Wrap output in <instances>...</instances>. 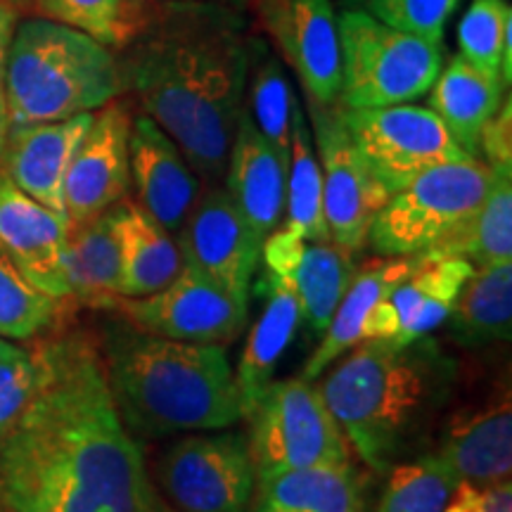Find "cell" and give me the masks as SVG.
<instances>
[{"mask_svg": "<svg viewBox=\"0 0 512 512\" xmlns=\"http://www.w3.org/2000/svg\"><path fill=\"white\" fill-rule=\"evenodd\" d=\"M458 5L460 0H351V8L430 43H441L448 19Z\"/></svg>", "mask_w": 512, "mask_h": 512, "instance_id": "37", "label": "cell"}, {"mask_svg": "<svg viewBox=\"0 0 512 512\" xmlns=\"http://www.w3.org/2000/svg\"><path fill=\"white\" fill-rule=\"evenodd\" d=\"M261 290L266 294V306L252 332H249L238 363V373H235L240 411L245 420L254 413L261 396L271 387L275 368H278L280 358L290 347L292 337L297 335L299 323H302L299 302L285 280L268 273L261 283Z\"/></svg>", "mask_w": 512, "mask_h": 512, "instance_id": "26", "label": "cell"}, {"mask_svg": "<svg viewBox=\"0 0 512 512\" xmlns=\"http://www.w3.org/2000/svg\"><path fill=\"white\" fill-rule=\"evenodd\" d=\"M491 171L489 195L477 214L422 256H460L475 268L512 264V169Z\"/></svg>", "mask_w": 512, "mask_h": 512, "instance_id": "29", "label": "cell"}, {"mask_svg": "<svg viewBox=\"0 0 512 512\" xmlns=\"http://www.w3.org/2000/svg\"><path fill=\"white\" fill-rule=\"evenodd\" d=\"M256 12L302 81L311 105H335L342 86V60L330 0H256Z\"/></svg>", "mask_w": 512, "mask_h": 512, "instance_id": "14", "label": "cell"}, {"mask_svg": "<svg viewBox=\"0 0 512 512\" xmlns=\"http://www.w3.org/2000/svg\"><path fill=\"white\" fill-rule=\"evenodd\" d=\"M342 86L347 110L406 105L430 93L444 69V46L403 34L358 8L337 17Z\"/></svg>", "mask_w": 512, "mask_h": 512, "instance_id": "6", "label": "cell"}, {"mask_svg": "<svg viewBox=\"0 0 512 512\" xmlns=\"http://www.w3.org/2000/svg\"><path fill=\"white\" fill-rule=\"evenodd\" d=\"M418 266V254L413 256H384L370 261L363 271H356L354 280L344 292L335 316L320 337V344L313 351L302 370V377L316 382L339 356L347 354L356 344L368 339L370 318L384 297Z\"/></svg>", "mask_w": 512, "mask_h": 512, "instance_id": "23", "label": "cell"}, {"mask_svg": "<svg viewBox=\"0 0 512 512\" xmlns=\"http://www.w3.org/2000/svg\"><path fill=\"white\" fill-rule=\"evenodd\" d=\"M102 363L119 418L133 437L219 432L242 418L235 373L221 344L112 325Z\"/></svg>", "mask_w": 512, "mask_h": 512, "instance_id": "4", "label": "cell"}, {"mask_svg": "<svg viewBox=\"0 0 512 512\" xmlns=\"http://www.w3.org/2000/svg\"><path fill=\"white\" fill-rule=\"evenodd\" d=\"M256 486L254 512H366L368 477L351 460L256 477Z\"/></svg>", "mask_w": 512, "mask_h": 512, "instance_id": "24", "label": "cell"}, {"mask_svg": "<svg viewBox=\"0 0 512 512\" xmlns=\"http://www.w3.org/2000/svg\"><path fill=\"white\" fill-rule=\"evenodd\" d=\"M226 192L254 233L266 240L285 214L287 166L242 110L226 164Z\"/></svg>", "mask_w": 512, "mask_h": 512, "instance_id": "22", "label": "cell"}, {"mask_svg": "<svg viewBox=\"0 0 512 512\" xmlns=\"http://www.w3.org/2000/svg\"><path fill=\"white\" fill-rule=\"evenodd\" d=\"M458 477L437 453L392 470L375 512H444Z\"/></svg>", "mask_w": 512, "mask_h": 512, "instance_id": "34", "label": "cell"}, {"mask_svg": "<svg viewBox=\"0 0 512 512\" xmlns=\"http://www.w3.org/2000/svg\"><path fill=\"white\" fill-rule=\"evenodd\" d=\"M0 512H62L46 494L0 477Z\"/></svg>", "mask_w": 512, "mask_h": 512, "instance_id": "41", "label": "cell"}, {"mask_svg": "<svg viewBox=\"0 0 512 512\" xmlns=\"http://www.w3.org/2000/svg\"><path fill=\"white\" fill-rule=\"evenodd\" d=\"M124 91V69L112 48L48 17L17 22L5 67L10 126L98 112Z\"/></svg>", "mask_w": 512, "mask_h": 512, "instance_id": "5", "label": "cell"}, {"mask_svg": "<svg viewBox=\"0 0 512 512\" xmlns=\"http://www.w3.org/2000/svg\"><path fill=\"white\" fill-rule=\"evenodd\" d=\"M67 280L69 297L95 309L117 306L121 299V252L112 207L91 221L69 228Z\"/></svg>", "mask_w": 512, "mask_h": 512, "instance_id": "28", "label": "cell"}, {"mask_svg": "<svg viewBox=\"0 0 512 512\" xmlns=\"http://www.w3.org/2000/svg\"><path fill=\"white\" fill-rule=\"evenodd\" d=\"M491 178V166L475 157L427 169L380 209L368 233L370 247L382 256L427 252L477 214Z\"/></svg>", "mask_w": 512, "mask_h": 512, "instance_id": "7", "label": "cell"}, {"mask_svg": "<svg viewBox=\"0 0 512 512\" xmlns=\"http://www.w3.org/2000/svg\"><path fill=\"white\" fill-rule=\"evenodd\" d=\"M505 83L498 76L479 72L456 55L441 69L430 88V110L441 119L451 138L467 157L479 159L482 131L501 110Z\"/></svg>", "mask_w": 512, "mask_h": 512, "instance_id": "27", "label": "cell"}, {"mask_svg": "<svg viewBox=\"0 0 512 512\" xmlns=\"http://www.w3.org/2000/svg\"><path fill=\"white\" fill-rule=\"evenodd\" d=\"M114 309L140 332L221 347L240 335L249 316V304L188 264L164 290L138 299L121 297Z\"/></svg>", "mask_w": 512, "mask_h": 512, "instance_id": "12", "label": "cell"}, {"mask_svg": "<svg viewBox=\"0 0 512 512\" xmlns=\"http://www.w3.org/2000/svg\"><path fill=\"white\" fill-rule=\"evenodd\" d=\"M41 17L55 19L119 50L143 34L150 15L145 0H34Z\"/></svg>", "mask_w": 512, "mask_h": 512, "instance_id": "33", "label": "cell"}, {"mask_svg": "<svg viewBox=\"0 0 512 512\" xmlns=\"http://www.w3.org/2000/svg\"><path fill=\"white\" fill-rule=\"evenodd\" d=\"M313 143L323 174V209L330 240L356 254L368 245L375 216L387 204L389 192L358 155L344 126L339 105H311Z\"/></svg>", "mask_w": 512, "mask_h": 512, "instance_id": "11", "label": "cell"}, {"mask_svg": "<svg viewBox=\"0 0 512 512\" xmlns=\"http://www.w3.org/2000/svg\"><path fill=\"white\" fill-rule=\"evenodd\" d=\"M159 484L183 512H247L256 467L245 434H190L159 458Z\"/></svg>", "mask_w": 512, "mask_h": 512, "instance_id": "10", "label": "cell"}, {"mask_svg": "<svg viewBox=\"0 0 512 512\" xmlns=\"http://www.w3.org/2000/svg\"><path fill=\"white\" fill-rule=\"evenodd\" d=\"M34 354L38 389L0 444V477L41 491L62 512H152L159 496L114 406L100 351L67 335Z\"/></svg>", "mask_w": 512, "mask_h": 512, "instance_id": "1", "label": "cell"}, {"mask_svg": "<svg viewBox=\"0 0 512 512\" xmlns=\"http://www.w3.org/2000/svg\"><path fill=\"white\" fill-rule=\"evenodd\" d=\"M479 157H484V162L491 169H512L510 98L503 100L501 110L484 126L482 143H479Z\"/></svg>", "mask_w": 512, "mask_h": 512, "instance_id": "40", "label": "cell"}, {"mask_svg": "<svg viewBox=\"0 0 512 512\" xmlns=\"http://www.w3.org/2000/svg\"><path fill=\"white\" fill-rule=\"evenodd\" d=\"M444 512H512V484L482 486L460 479Z\"/></svg>", "mask_w": 512, "mask_h": 512, "instance_id": "39", "label": "cell"}, {"mask_svg": "<svg viewBox=\"0 0 512 512\" xmlns=\"http://www.w3.org/2000/svg\"><path fill=\"white\" fill-rule=\"evenodd\" d=\"M12 347H15V344H12L10 339H3V337H0V354H5V351H10Z\"/></svg>", "mask_w": 512, "mask_h": 512, "instance_id": "45", "label": "cell"}, {"mask_svg": "<svg viewBox=\"0 0 512 512\" xmlns=\"http://www.w3.org/2000/svg\"><path fill=\"white\" fill-rule=\"evenodd\" d=\"M124 69L145 114L200 176L219 185L242 114L249 41L238 12L209 3L166 5L140 34Z\"/></svg>", "mask_w": 512, "mask_h": 512, "instance_id": "2", "label": "cell"}, {"mask_svg": "<svg viewBox=\"0 0 512 512\" xmlns=\"http://www.w3.org/2000/svg\"><path fill=\"white\" fill-rule=\"evenodd\" d=\"M131 117L121 102L112 100L93 114L86 136L76 147L64 178V211L69 228L95 219L128 197Z\"/></svg>", "mask_w": 512, "mask_h": 512, "instance_id": "15", "label": "cell"}, {"mask_svg": "<svg viewBox=\"0 0 512 512\" xmlns=\"http://www.w3.org/2000/svg\"><path fill=\"white\" fill-rule=\"evenodd\" d=\"M351 143L389 197L439 164L460 162V150L430 107L406 105L339 107Z\"/></svg>", "mask_w": 512, "mask_h": 512, "instance_id": "9", "label": "cell"}, {"mask_svg": "<svg viewBox=\"0 0 512 512\" xmlns=\"http://www.w3.org/2000/svg\"><path fill=\"white\" fill-rule=\"evenodd\" d=\"M152 512H176L174 508H171V505L169 503H164L162 501V498H159V501L155 503V508H152Z\"/></svg>", "mask_w": 512, "mask_h": 512, "instance_id": "44", "label": "cell"}, {"mask_svg": "<svg viewBox=\"0 0 512 512\" xmlns=\"http://www.w3.org/2000/svg\"><path fill=\"white\" fill-rule=\"evenodd\" d=\"M221 3H240V0H221Z\"/></svg>", "mask_w": 512, "mask_h": 512, "instance_id": "46", "label": "cell"}, {"mask_svg": "<svg viewBox=\"0 0 512 512\" xmlns=\"http://www.w3.org/2000/svg\"><path fill=\"white\" fill-rule=\"evenodd\" d=\"M347 354L316 387L358 458L389 472L446 406L456 361L430 337L366 339Z\"/></svg>", "mask_w": 512, "mask_h": 512, "instance_id": "3", "label": "cell"}, {"mask_svg": "<svg viewBox=\"0 0 512 512\" xmlns=\"http://www.w3.org/2000/svg\"><path fill=\"white\" fill-rule=\"evenodd\" d=\"M128 162L138 204L159 226L176 235L202 195V183L188 159L169 133L147 114H140L131 121Z\"/></svg>", "mask_w": 512, "mask_h": 512, "instance_id": "19", "label": "cell"}, {"mask_svg": "<svg viewBox=\"0 0 512 512\" xmlns=\"http://www.w3.org/2000/svg\"><path fill=\"white\" fill-rule=\"evenodd\" d=\"M155 3H162V0H155Z\"/></svg>", "mask_w": 512, "mask_h": 512, "instance_id": "47", "label": "cell"}, {"mask_svg": "<svg viewBox=\"0 0 512 512\" xmlns=\"http://www.w3.org/2000/svg\"><path fill=\"white\" fill-rule=\"evenodd\" d=\"M69 221L22 192L0 169V245L48 297H69Z\"/></svg>", "mask_w": 512, "mask_h": 512, "instance_id": "18", "label": "cell"}, {"mask_svg": "<svg viewBox=\"0 0 512 512\" xmlns=\"http://www.w3.org/2000/svg\"><path fill=\"white\" fill-rule=\"evenodd\" d=\"M285 230L306 242H332L323 209V174L316 143L306 114L294 98L290 128V162H287Z\"/></svg>", "mask_w": 512, "mask_h": 512, "instance_id": "30", "label": "cell"}, {"mask_svg": "<svg viewBox=\"0 0 512 512\" xmlns=\"http://www.w3.org/2000/svg\"><path fill=\"white\" fill-rule=\"evenodd\" d=\"M475 266L460 256L430 259L418 254V266L377 306L368 325V339L408 344L446 323L460 290Z\"/></svg>", "mask_w": 512, "mask_h": 512, "instance_id": "17", "label": "cell"}, {"mask_svg": "<svg viewBox=\"0 0 512 512\" xmlns=\"http://www.w3.org/2000/svg\"><path fill=\"white\" fill-rule=\"evenodd\" d=\"M247 420L252 422L247 441L256 477L351 460L342 427L332 418L316 384L302 375L271 382Z\"/></svg>", "mask_w": 512, "mask_h": 512, "instance_id": "8", "label": "cell"}, {"mask_svg": "<svg viewBox=\"0 0 512 512\" xmlns=\"http://www.w3.org/2000/svg\"><path fill=\"white\" fill-rule=\"evenodd\" d=\"M261 256L266 271L290 285L311 335H323L356 275L354 254L335 242H306L275 228L264 240Z\"/></svg>", "mask_w": 512, "mask_h": 512, "instance_id": "16", "label": "cell"}, {"mask_svg": "<svg viewBox=\"0 0 512 512\" xmlns=\"http://www.w3.org/2000/svg\"><path fill=\"white\" fill-rule=\"evenodd\" d=\"M57 299L31 283L0 245V337L27 342L53 325Z\"/></svg>", "mask_w": 512, "mask_h": 512, "instance_id": "35", "label": "cell"}, {"mask_svg": "<svg viewBox=\"0 0 512 512\" xmlns=\"http://www.w3.org/2000/svg\"><path fill=\"white\" fill-rule=\"evenodd\" d=\"M19 22V12L10 5L0 3V155H3L5 138L10 131V117H8V102H5V67H8V53L12 36H15Z\"/></svg>", "mask_w": 512, "mask_h": 512, "instance_id": "42", "label": "cell"}, {"mask_svg": "<svg viewBox=\"0 0 512 512\" xmlns=\"http://www.w3.org/2000/svg\"><path fill=\"white\" fill-rule=\"evenodd\" d=\"M38 389L34 349L12 347L0 354V444L17 430Z\"/></svg>", "mask_w": 512, "mask_h": 512, "instance_id": "38", "label": "cell"}, {"mask_svg": "<svg viewBox=\"0 0 512 512\" xmlns=\"http://www.w3.org/2000/svg\"><path fill=\"white\" fill-rule=\"evenodd\" d=\"M95 112L62 121L10 126L0 166L19 190L67 219L64 178Z\"/></svg>", "mask_w": 512, "mask_h": 512, "instance_id": "20", "label": "cell"}, {"mask_svg": "<svg viewBox=\"0 0 512 512\" xmlns=\"http://www.w3.org/2000/svg\"><path fill=\"white\" fill-rule=\"evenodd\" d=\"M451 332L463 344L508 342L512 330V264L475 268L460 290Z\"/></svg>", "mask_w": 512, "mask_h": 512, "instance_id": "31", "label": "cell"}, {"mask_svg": "<svg viewBox=\"0 0 512 512\" xmlns=\"http://www.w3.org/2000/svg\"><path fill=\"white\" fill-rule=\"evenodd\" d=\"M0 3L10 5V8H15L17 12H24V10H29L31 5H34V0H0Z\"/></svg>", "mask_w": 512, "mask_h": 512, "instance_id": "43", "label": "cell"}, {"mask_svg": "<svg viewBox=\"0 0 512 512\" xmlns=\"http://www.w3.org/2000/svg\"><path fill=\"white\" fill-rule=\"evenodd\" d=\"M437 456L458 482L501 484L512 472V406L510 389H498L482 406L453 415Z\"/></svg>", "mask_w": 512, "mask_h": 512, "instance_id": "21", "label": "cell"}, {"mask_svg": "<svg viewBox=\"0 0 512 512\" xmlns=\"http://www.w3.org/2000/svg\"><path fill=\"white\" fill-rule=\"evenodd\" d=\"M112 216L121 252V297L138 299L164 290L183 268L174 235L128 197L114 204Z\"/></svg>", "mask_w": 512, "mask_h": 512, "instance_id": "25", "label": "cell"}, {"mask_svg": "<svg viewBox=\"0 0 512 512\" xmlns=\"http://www.w3.org/2000/svg\"><path fill=\"white\" fill-rule=\"evenodd\" d=\"M249 117L285 166L290 162V128L294 95L283 62L268 53L264 41L249 43Z\"/></svg>", "mask_w": 512, "mask_h": 512, "instance_id": "32", "label": "cell"}, {"mask_svg": "<svg viewBox=\"0 0 512 512\" xmlns=\"http://www.w3.org/2000/svg\"><path fill=\"white\" fill-rule=\"evenodd\" d=\"M512 29V8L505 0H472L458 24L460 57L479 72L503 79V41Z\"/></svg>", "mask_w": 512, "mask_h": 512, "instance_id": "36", "label": "cell"}, {"mask_svg": "<svg viewBox=\"0 0 512 512\" xmlns=\"http://www.w3.org/2000/svg\"><path fill=\"white\" fill-rule=\"evenodd\" d=\"M176 242L183 264L197 268L235 299L249 304L264 240L245 221L226 188L211 185L202 192L176 233Z\"/></svg>", "mask_w": 512, "mask_h": 512, "instance_id": "13", "label": "cell"}]
</instances>
